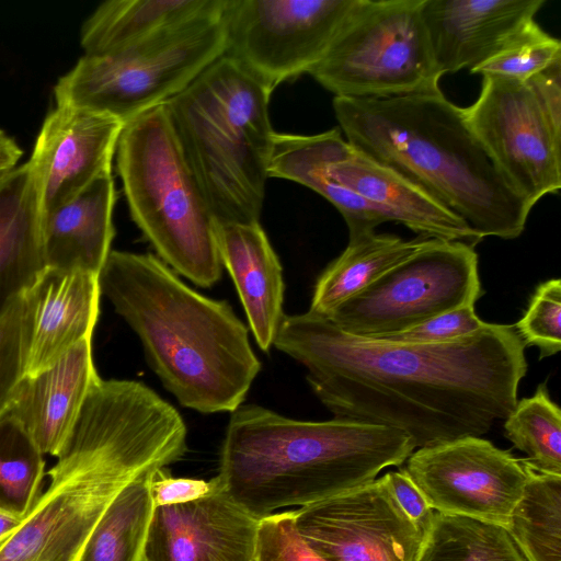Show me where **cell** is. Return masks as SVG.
<instances>
[{
	"label": "cell",
	"mask_w": 561,
	"mask_h": 561,
	"mask_svg": "<svg viewBox=\"0 0 561 561\" xmlns=\"http://www.w3.org/2000/svg\"><path fill=\"white\" fill-rule=\"evenodd\" d=\"M22 297L24 377L42 373L92 339L100 312L99 275L45 268Z\"/></svg>",
	"instance_id": "cell-18"
},
{
	"label": "cell",
	"mask_w": 561,
	"mask_h": 561,
	"mask_svg": "<svg viewBox=\"0 0 561 561\" xmlns=\"http://www.w3.org/2000/svg\"><path fill=\"white\" fill-rule=\"evenodd\" d=\"M22 149L16 141L0 128V173H5L18 167Z\"/></svg>",
	"instance_id": "cell-38"
},
{
	"label": "cell",
	"mask_w": 561,
	"mask_h": 561,
	"mask_svg": "<svg viewBox=\"0 0 561 561\" xmlns=\"http://www.w3.org/2000/svg\"><path fill=\"white\" fill-rule=\"evenodd\" d=\"M273 346L306 368L334 419L387 426L419 448L486 434L517 403L527 373L512 324L438 344H408L347 333L310 311L285 314Z\"/></svg>",
	"instance_id": "cell-1"
},
{
	"label": "cell",
	"mask_w": 561,
	"mask_h": 561,
	"mask_svg": "<svg viewBox=\"0 0 561 561\" xmlns=\"http://www.w3.org/2000/svg\"><path fill=\"white\" fill-rule=\"evenodd\" d=\"M215 485L216 478L210 481L174 478L167 472L165 468H161L154 471L150 490L156 507L194 501L208 494Z\"/></svg>",
	"instance_id": "cell-36"
},
{
	"label": "cell",
	"mask_w": 561,
	"mask_h": 561,
	"mask_svg": "<svg viewBox=\"0 0 561 561\" xmlns=\"http://www.w3.org/2000/svg\"><path fill=\"white\" fill-rule=\"evenodd\" d=\"M99 284L179 403L201 413L242 404L261 362L227 301L195 291L151 253L112 250Z\"/></svg>",
	"instance_id": "cell-3"
},
{
	"label": "cell",
	"mask_w": 561,
	"mask_h": 561,
	"mask_svg": "<svg viewBox=\"0 0 561 561\" xmlns=\"http://www.w3.org/2000/svg\"><path fill=\"white\" fill-rule=\"evenodd\" d=\"M403 468L430 506L505 527L531 468L480 436L421 447Z\"/></svg>",
	"instance_id": "cell-13"
},
{
	"label": "cell",
	"mask_w": 561,
	"mask_h": 561,
	"mask_svg": "<svg viewBox=\"0 0 561 561\" xmlns=\"http://www.w3.org/2000/svg\"><path fill=\"white\" fill-rule=\"evenodd\" d=\"M422 2L355 0L309 75L334 98H387L439 87Z\"/></svg>",
	"instance_id": "cell-9"
},
{
	"label": "cell",
	"mask_w": 561,
	"mask_h": 561,
	"mask_svg": "<svg viewBox=\"0 0 561 561\" xmlns=\"http://www.w3.org/2000/svg\"><path fill=\"white\" fill-rule=\"evenodd\" d=\"M186 437L181 414L151 388L100 378L0 561H77L114 497L144 472L179 461Z\"/></svg>",
	"instance_id": "cell-2"
},
{
	"label": "cell",
	"mask_w": 561,
	"mask_h": 561,
	"mask_svg": "<svg viewBox=\"0 0 561 561\" xmlns=\"http://www.w3.org/2000/svg\"><path fill=\"white\" fill-rule=\"evenodd\" d=\"M10 172V171H9ZM9 172H5V173H0V184L2 183V181L4 180V178L7 176V174Z\"/></svg>",
	"instance_id": "cell-40"
},
{
	"label": "cell",
	"mask_w": 561,
	"mask_h": 561,
	"mask_svg": "<svg viewBox=\"0 0 561 561\" xmlns=\"http://www.w3.org/2000/svg\"><path fill=\"white\" fill-rule=\"evenodd\" d=\"M226 53L224 15L159 34L122 50L84 55L54 87L55 105L124 125L165 103Z\"/></svg>",
	"instance_id": "cell-8"
},
{
	"label": "cell",
	"mask_w": 561,
	"mask_h": 561,
	"mask_svg": "<svg viewBox=\"0 0 561 561\" xmlns=\"http://www.w3.org/2000/svg\"><path fill=\"white\" fill-rule=\"evenodd\" d=\"M350 145L396 170L479 236L515 239L531 207L510 186L439 87L387 98H334Z\"/></svg>",
	"instance_id": "cell-4"
},
{
	"label": "cell",
	"mask_w": 561,
	"mask_h": 561,
	"mask_svg": "<svg viewBox=\"0 0 561 561\" xmlns=\"http://www.w3.org/2000/svg\"><path fill=\"white\" fill-rule=\"evenodd\" d=\"M42 210L27 163L0 184V316L45 270Z\"/></svg>",
	"instance_id": "cell-24"
},
{
	"label": "cell",
	"mask_w": 561,
	"mask_h": 561,
	"mask_svg": "<svg viewBox=\"0 0 561 561\" xmlns=\"http://www.w3.org/2000/svg\"><path fill=\"white\" fill-rule=\"evenodd\" d=\"M466 121L510 186L533 208L561 187V122L525 80L482 76Z\"/></svg>",
	"instance_id": "cell-12"
},
{
	"label": "cell",
	"mask_w": 561,
	"mask_h": 561,
	"mask_svg": "<svg viewBox=\"0 0 561 561\" xmlns=\"http://www.w3.org/2000/svg\"><path fill=\"white\" fill-rule=\"evenodd\" d=\"M116 190L112 173L42 217L45 268L99 275L115 236Z\"/></svg>",
	"instance_id": "cell-22"
},
{
	"label": "cell",
	"mask_w": 561,
	"mask_h": 561,
	"mask_svg": "<svg viewBox=\"0 0 561 561\" xmlns=\"http://www.w3.org/2000/svg\"><path fill=\"white\" fill-rule=\"evenodd\" d=\"M23 297L0 316V417L3 416L24 378Z\"/></svg>",
	"instance_id": "cell-33"
},
{
	"label": "cell",
	"mask_w": 561,
	"mask_h": 561,
	"mask_svg": "<svg viewBox=\"0 0 561 561\" xmlns=\"http://www.w3.org/2000/svg\"><path fill=\"white\" fill-rule=\"evenodd\" d=\"M525 346H536L539 359L561 350V280L541 283L533 294L523 317L514 325Z\"/></svg>",
	"instance_id": "cell-32"
},
{
	"label": "cell",
	"mask_w": 561,
	"mask_h": 561,
	"mask_svg": "<svg viewBox=\"0 0 561 561\" xmlns=\"http://www.w3.org/2000/svg\"><path fill=\"white\" fill-rule=\"evenodd\" d=\"M414 449L407 434L387 426L298 421L241 404L231 412L217 477L236 503L261 519L370 483Z\"/></svg>",
	"instance_id": "cell-5"
},
{
	"label": "cell",
	"mask_w": 561,
	"mask_h": 561,
	"mask_svg": "<svg viewBox=\"0 0 561 561\" xmlns=\"http://www.w3.org/2000/svg\"><path fill=\"white\" fill-rule=\"evenodd\" d=\"M123 127L116 118L71 106L48 112L26 162L42 217L112 173Z\"/></svg>",
	"instance_id": "cell-16"
},
{
	"label": "cell",
	"mask_w": 561,
	"mask_h": 561,
	"mask_svg": "<svg viewBox=\"0 0 561 561\" xmlns=\"http://www.w3.org/2000/svg\"><path fill=\"white\" fill-rule=\"evenodd\" d=\"M482 295L474 247L433 239L327 318L347 333L376 337L474 305Z\"/></svg>",
	"instance_id": "cell-10"
},
{
	"label": "cell",
	"mask_w": 561,
	"mask_h": 561,
	"mask_svg": "<svg viewBox=\"0 0 561 561\" xmlns=\"http://www.w3.org/2000/svg\"><path fill=\"white\" fill-rule=\"evenodd\" d=\"M156 470L144 472L114 497L95 524L77 561H144L154 510L150 484Z\"/></svg>",
	"instance_id": "cell-26"
},
{
	"label": "cell",
	"mask_w": 561,
	"mask_h": 561,
	"mask_svg": "<svg viewBox=\"0 0 561 561\" xmlns=\"http://www.w3.org/2000/svg\"><path fill=\"white\" fill-rule=\"evenodd\" d=\"M304 541L327 561H416L424 531L383 477L294 511Z\"/></svg>",
	"instance_id": "cell-14"
},
{
	"label": "cell",
	"mask_w": 561,
	"mask_h": 561,
	"mask_svg": "<svg viewBox=\"0 0 561 561\" xmlns=\"http://www.w3.org/2000/svg\"><path fill=\"white\" fill-rule=\"evenodd\" d=\"M546 0H423L422 16L440 76L495 55Z\"/></svg>",
	"instance_id": "cell-19"
},
{
	"label": "cell",
	"mask_w": 561,
	"mask_h": 561,
	"mask_svg": "<svg viewBox=\"0 0 561 561\" xmlns=\"http://www.w3.org/2000/svg\"><path fill=\"white\" fill-rule=\"evenodd\" d=\"M416 561H526L505 527L434 512Z\"/></svg>",
	"instance_id": "cell-28"
},
{
	"label": "cell",
	"mask_w": 561,
	"mask_h": 561,
	"mask_svg": "<svg viewBox=\"0 0 561 561\" xmlns=\"http://www.w3.org/2000/svg\"><path fill=\"white\" fill-rule=\"evenodd\" d=\"M91 341L79 342L47 369L24 377L5 413L23 424L44 455L59 454L90 388L100 378Z\"/></svg>",
	"instance_id": "cell-20"
},
{
	"label": "cell",
	"mask_w": 561,
	"mask_h": 561,
	"mask_svg": "<svg viewBox=\"0 0 561 561\" xmlns=\"http://www.w3.org/2000/svg\"><path fill=\"white\" fill-rule=\"evenodd\" d=\"M291 138L330 180L368 202L387 221L402 224L419 236L473 247L483 239L422 187L350 145L340 128L291 134Z\"/></svg>",
	"instance_id": "cell-15"
},
{
	"label": "cell",
	"mask_w": 561,
	"mask_h": 561,
	"mask_svg": "<svg viewBox=\"0 0 561 561\" xmlns=\"http://www.w3.org/2000/svg\"><path fill=\"white\" fill-rule=\"evenodd\" d=\"M228 0H108L83 22L84 55L122 50L159 34L196 22L218 19Z\"/></svg>",
	"instance_id": "cell-23"
},
{
	"label": "cell",
	"mask_w": 561,
	"mask_h": 561,
	"mask_svg": "<svg viewBox=\"0 0 561 561\" xmlns=\"http://www.w3.org/2000/svg\"><path fill=\"white\" fill-rule=\"evenodd\" d=\"M561 60V42L536 20L519 27L491 58L470 70L525 81Z\"/></svg>",
	"instance_id": "cell-31"
},
{
	"label": "cell",
	"mask_w": 561,
	"mask_h": 561,
	"mask_svg": "<svg viewBox=\"0 0 561 561\" xmlns=\"http://www.w3.org/2000/svg\"><path fill=\"white\" fill-rule=\"evenodd\" d=\"M44 454L14 416L0 417V511L25 517L41 495Z\"/></svg>",
	"instance_id": "cell-30"
},
{
	"label": "cell",
	"mask_w": 561,
	"mask_h": 561,
	"mask_svg": "<svg viewBox=\"0 0 561 561\" xmlns=\"http://www.w3.org/2000/svg\"><path fill=\"white\" fill-rule=\"evenodd\" d=\"M504 433L527 455L525 460L534 471L561 476V410L546 382L531 397L517 401L504 420Z\"/></svg>",
	"instance_id": "cell-29"
},
{
	"label": "cell",
	"mask_w": 561,
	"mask_h": 561,
	"mask_svg": "<svg viewBox=\"0 0 561 561\" xmlns=\"http://www.w3.org/2000/svg\"><path fill=\"white\" fill-rule=\"evenodd\" d=\"M23 517L0 511V546L18 529Z\"/></svg>",
	"instance_id": "cell-39"
},
{
	"label": "cell",
	"mask_w": 561,
	"mask_h": 561,
	"mask_svg": "<svg viewBox=\"0 0 561 561\" xmlns=\"http://www.w3.org/2000/svg\"><path fill=\"white\" fill-rule=\"evenodd\" d=\"M256 561H327L298 534L294 511L271 514L260 519Z\"/></svg>",
	"instance_id": "cell-34"
},
{
	"label": "cell",
	"mask_w": 561,
	"mask_h": 561,
	"mask_svg": "<svg viewBox=\"0 0 561 561\" xmlns=\"http://www.w3.org/2000/svg\"><path fill=\"white\" fill-rule=\"evenodd\" d=\"M271 94L224 55L164 103L217 222H260L275 133Z\"/></svg>",
	"instance_id": "cell-6"
},
{
	"label": "cell",
	"mask_w": 561,
	"mask_h": 561,
	"mask_svg": "<svg viewBox=\"0 0 561 561\" xmlns=\"http://www.w3.org/2000/svg\"><path fill=\"white\" fill-rule=\"evenodd\" d=\"M433 239L419 236L405 240L394 234L373 232L348 240L345 250L317 279L308 311L329 317L343 302Z\"/></svg>",
	"instance_id": "cell-25"
},
{
	"label": "cell",
	"mask_w": 561,
	"mask_h": 561,
	"mask_svg": "<svg viewBox=\"0 0 561 561\" xmlns=\"http://www.w3.org/2000/svg\"><path fill=\"white\" fill-rule=\"evenodd\" d=\"M382 477L402 511L425 533L435 511L430 506L405 470L401 468L397 471H389Z\"/></svg>",
	"instance_id": "cell-37"
},
{
	"label": "cell",
	"mask_w": 561,
	"mask_h": 561,
	"mask_svg": "<svg viewBox=\"0 0 561 561\" xmlns=\"http://www.w3.org/2000/svg\"><path fill=\"white\" fill-rule=\"evenodd\" d=\"M115 154L130 217L159 259L197 286L215 285L224 267L216 220L164 103L124 125Z\"/></svg>",
	"instance_id": "cell-7"
},
{
	"label": "cell",
	"mask_w": 561,
	"mask_h": 561,
	"mask_svg": "<svg viewBox=\"0 0 561 561\" xmlns=\"http://www.w3.org/2000/svg\"><path fill=\"white\" fill-rule=\"evenodd\" d=\"M505 529L526 561H561V476L531 470Z\"/></svg>",
	"instance_id": "cell-27"
},
{
	"label": "cell",
	"mask_w": 561,
	"mask_h": 561,
	"mask_svg": "<svg viewBox=\"0 0 561 561\" xmlns=\"http://www.w3.org/2000/svg\"><path fill=\"white\" fill-rule=\"evenodd\" d=\"M259 524L216 477L208 494L154 507L144 561H256Z\"/></svg>",
	"instance_id": "cell-17"
},
{
	"label": "cell",
	"mask_w": 561,
	"mask_h": 561,
	"mask_svg": "<svg viewBox=\"0 0 561 561\" xmlns=\"http://www.w3.org/2000/svg\"><path fill=\"white\" fill-rule=\"evenodd\" d=\"M485 323L476 314L474 305H467L403 331L371 339L408 344L447 343L477 333Z\"/></svg>",
	"instance_id": "cell-35"
},
{
	"label": "cell",
	"mask_w": 561,
	"mask_h": 561,
	"mask_svg": "<svg viewBox=\"0 0 561 561\" xmlns=\"http://www.w3.org/2000/svg\"><path fill=\"white\" fill-rule=\"evenodd\" d=\"M215 241L230 274L250 330L268 352L285 316L283 267L260 222H217Z\"/></svg>",
	"instance_id": "cell-21"
},
{
	"label": "cell",
	"mask_w": 561,
	"mask_h": 561,
	"mask_svg": "<svg viewBox=\"0 0 561 561\" xmlns=\"http://www.w3.org/2000/svg\"><path fill=\"white\" fill-rule=\"evenodd\" d=\"M355 0H228L225 55L271 93L320 61Z\"/></svg>",
	"instance_id": "cell-11"
}]
</instances>
